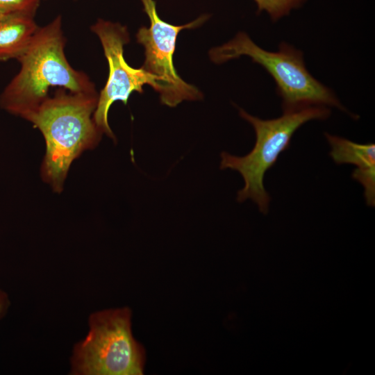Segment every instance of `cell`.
<instances>
[{
  "mask_svg": "<svg viewBox=\"0 0 375 375\" xmlns=\"http://www.w3.org/2000/svg\"><path fill=\"white\" fill-rule=\"evenodd\" d=\"M65 45L60 15L38 27L26 50L17 58L19 71L1 93L0 108L27 120L49 97L51 88L77 93L97 92L89 77L68 62Z\"/></svg>",
  "mask_w": 375,
  "mask_h": 375,
  "instance_id": "obj_1",
  "label": "cell"
},
{
  "mask_svg": "<svg viewBox=\"0 0 375 375\" xmlns=\"http://www.w3.org/2000/svg\"><path fill=\"white\" fill-rule=\"evenodd\" d=\"M99 94L59 88L31 114L27 121L44 136L46 153L40 173L43 181L60 193L72 162L83 151L94 149L103 133L93 114Z\"/></svg>",
  "mask_w": 375,
  "mask_h": 375,
  "instance_id": "obj_2",
  "label": "cell"
},
{
  "mask_svg": "<svg viewBox=\"0 0 375 375\" xmlns=\"http://www.w3.org/2000/svg\"><path fill=\"white\" fill-rule=\"evenodd\" d=\"M330 113L327 106H310L284 111L276 119L265 120L240 109V115L254 128L255 145L244 156L222 152L220 162L222 169L238 171L244 179V185L238 192V201L251 199L260 212L267 214L270 197L263 184L265 173L274 166L280 153L289 148L293 134L300 126L310 120L325 119Z\"/></svg>",
  "mask_w": 375,
  "mask_h": 375,
  "instance_id": "obj_3",
  "label": "cell"
},
{
  "mask_svg": "<svg viewBox=\"0 0 375 375\" xmlns=\"http://www.w3.org/2000/svg\"><path fill=\"white\" fill-rule=\"evenodd\" d=\"M209 55L217 64L247 56L262 66L276 83L283 112L310 106L344 110L333 92L308 72L302 53L285 42L281 44L278 51L270 52L256 44L245 33L240 32L233 40L212 49Z\"/></svg>",
  "mask_w": 375,
  "mask_h": 375,
  "instance_id": "obj_4",
  "label": "cell"
},
{
  "mask_svg": "<svg viewBox=\"0 0 375 375\" xmlns=\"http://www.w3.org/2000/svg\"><path fill=\"white\" fill-rule=\"evenodd\" d=\"M128 308L96 312L86 338L74 346L72 374L141 375L145 353L133 337Z\"/></svg>",
  "mask_w": 375,
  "mask_h": 375,
  "instance_id": "obj_5",
  "label": "cell"
},
{
  "mask_svg": "<svg viewBox=\"0 0 375 375\" xmlns=\"http://www.w3.org/2000/svg\"><path fill=\"white\" fill-rule=\"evenodd\" d=\"M140 1L150 20V26L141 27L136 34L137 42L144 48L145 59L142 68L156 78V91L160 94L161 103L175 107L185 100L201 99V92L194 85L185 82L177 74L174 66L173 55L179 32L183 29L200 26L208 18V15H203L188 24L176 26L163 21L159 17L154 0Z\"/></svg>",
  "mask_w": 375,
  "mask_h": 375,
  "instance_id": "obj_6",
  "label": "cell"
},
{
  "mask_svg": "<svg viewBox=\"0 0 375 375\" xmlns=\"http://www.w3.org/2000/svg\"><path fill=\"white\" fill-rule=\"evenodd\" d=\"M91 31L99 38L109 67L108 77L99 94L93 119L103 134L115 140L108 119L111 105L116 101H122L126 105L133 92L142 93L144 84L150 85L156 90L157 83L142 67L133 68L125 60L124 46L130 40L126 26L99 19L91 26Z\"/></svg>",
  "mask_w": 375,
  "mask_h": 375,
  "instance_id": "obj_7",
  "label": "cell"
},
{
  "mask_svg": "<svg viewBox=\"0 0 375 375\" xmlns=\"http://www.w3.org/2000/svg\"><path fill=\"white\" fill-rule=\"evenodd\" d=\"M331 146L330 156L338 165L349 163L356 166L352 177L364 188L368 206L375 205V145L358 144L347 139L325 133Z\"/></svg>",
  "mask_w": 375,
  "mask_h": 375,
  "instance_id": "obj_8",
  "label": "cell"
},
{
  "mask_svg": "<svg viewBox=\"0 0 375 375\" xmlns=\"http://www.w3.org/2000/svg\"><path fill=\"white\" fill-rule=\"evenodd\" d=\"M34 16L11 13L0 21V60L17 59L38 28Z\"/></svg>",
  "mask_w": 375,
  "mask_h": 375,
  "instance_id": "obj_9",
  "label": "cell"
},
{
  "mask_svg": "<svg viewBox=\"0 0 375 375\" xmlns=\"http://www.w3.org/2000/svg\"><path fill=\"white\" fill-rule=\"evenodd\" d=\"M306 0H254L258 12L265 11L274 21L301 7Z\"/></svg>",
  "mask_w": 375,
  "mask_h": 375,
  "instance_id": "obj_10",
  "label": "cell"
},
{
  "mask_svg": "<svg viewBox=\"0 0 375 375\" xmlns=\"http://www.w3.org/2000/svg\"><path fill=\"white\" fill-rule=\"evenodd\" d=\"M40 0H0V11L35 15Z\"/></svg>",
  "mask_w": 375,
  "mask_h": 375,
  "instance_id": "obj_11",
  "label": "cell"
},
{
  "mask_svg": "<svg viewBox=\"0 0 375 375\" xmlns=\"http://www.w3.org/2000/svg\"><path fill=\"white\" fill-rule=\"evenodd\" d=\"M9 306V300L6 292L0 290V319L4 315Z\"/></svg>",
  "mask_w": 375,
  "mask_h": 375,
  "instance_id": "obj_12",
  "label": "cell"
},
{
  "mask_svg": "<svg viewBox=\"0 0 375 375\" xmlns=\"http://www.w3.org/2000/svg\"><path fill=\"white\" fill-rule=\"evenodd\" d=\"M10 14H11V13H6V12L0 11V21L3 19L4 18H6Z\"/></svg>",
  "mask_w": 375,
  "mask_h": 375,
  "instance_id": "obj_13",
  "label": "cell"
}]
</instances>
